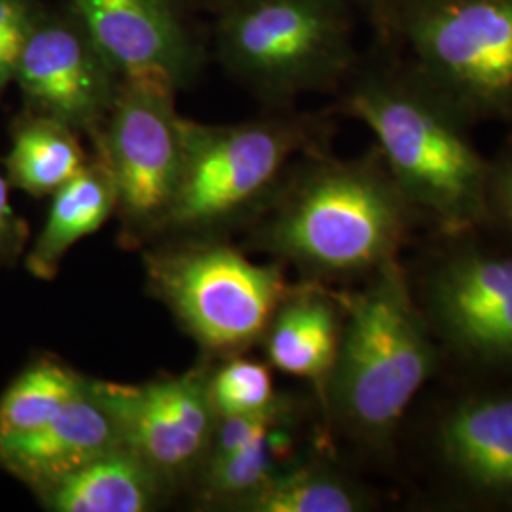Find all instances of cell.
Returning <instances> with one entry per match:
<instances>
[{
  "label": "cell",
  "instance_id": "obj_1",
  "mask_svg": "<svg viewBox=\"0 0 512 512\" xmlns=\"http://www.w3.org/2000/svg\"><path fill=\"white\" fill-rule=\"evenodd\" d=\"M342 88L340 110L372 131L385 167L418 213L448 234L490 217V160L469 137L471 122L393 44L378 42Z\"/></svg>",
  "mask_w": 512,
  "mask_h": 512
},
{
  "label": "cell",
  "instance_id": "obj_2",
  "mask_svg": "<svg viewBox=\"0 0 512 512\" xmlns=\"http://www.w3.org/2000/svg\"><path fill=\"white\" fill-rule=\"evenodd\" d=\"M416 213L378 150L338 160L319 148L256 217L253 243L313 281L368 277L397 258Z\"/></svg>",
  "mask_w": 512,
  "mask_h": 512
},
{
  "label": "cell",
  "instance_id": "obj_3",
  "mask_svg": "<svg viewBox=\"0 0 512 512\" xmlns=\"http://www.w3.org/2000/svg\"><path fill=\"white\" fill-rule=\"evenodd\" d=\"M340 298L342 338L321 399L348 437L384 450L437 368L435 334L397 258Z\"/></svg>",
  "mask_w": 512,
  "mask_h": 512
},
{
  "label": "cell",
  "instance_id": "obj_4",
  "mask_svg": "<svg viewBox=\"0 0 512 512\" xmlns=\"http://www.w3.org/2000/svg\"><path fill=\"white\" fill-rule=\"evenodd\" d=\"M323 139L325 124L300 114L226 126L183 118V175L160 238L219 236L260 217L293 165Z\"/></svg>",
  "mask_w": 512,
  "mask_h": 512
},
{
  "label": "cell",
  "instance_id": "obj_5",
  "mask_svg": "<svg viewBox=\"0 0 512 512\" xmlns=\"http://www.w3.org/2000/svg\"><path fill=\"white\" fill-rule=\"evenodd\" d=\"M351 8L349 0H224L215 29L220 63L275 107L338 90L361 61Z\"/></svg>",
  "mask_w": 512,
  "mask_h": 512
},
{
  "label": "cell",
  "instance_id": "obj_6",
  "mask_svg": "<svg viewBox=\"0 0 512 512\" xmlns=\"http://www.w3.org/2000/svg\"><path fill=\"white\" fill-rule=\"evenodd\" d=\"M147 287L209 359L262 342L291 291L281 264H256L219 236L169 238L145 253Z\"/></svg>",
  "mask_w": 512,
  "mask_h": 512
},
{
  "label": "cell",
  "instance_id": "obj_7",
  "mask_svg": "<svg viewBox=\"0 0 512 512\" xmlns=\"http://www.w3.org/2000/svg\"><path fill=\"white\" fill-rule=\"evenodd\" d=\"M393 46L473 124L512 118V0H395Z\"/></svg>",
  "mask_w": 512,
  "mask_h": 512
},
{
  "label": "cell",
  "instance_id": "obj_8",
  "mask_svg": "<svg viewBox=\"0 0 512 512\" xmlns=\"http://www.w3.org/2000/svg\"><path fill=\"white\" fill-rule=\"evenodd\" d=\"M175 90L150 80H122L114 105L93 135L118 194L122 239L160 238L183 175V116Z\"/></svg>",
  "mask_w": 512,
  "mask_h": 512
},
{
  "label": "cell",
  "instance_id": "obj_9",
  "mask_svg": "<svg viewBox=\"0 0 512 512\" xmlns=\"http://www.w3.org/2000/svg\"><path fill=\"white\" fill-rule=\"evenodd\" d=\"M205 359L183 374L145 384L92 378L93 389L118 423L122 442L164 478L177 494L202 473L217 427Z\"/></svg>",
  "mask_w": 512,
  "mask_h": 512
},
{
  "label": "cell",
  "instance_id": "obj_10",
  "mask_svg": "<svg viewBox=\"0 0 512 512\" xmlns=\"http://www.w3.org/2000/svg\"><path fill=\"white\" fill-rule=\"evenodd\" d=\"M14 82L29 112L93 137L109 116L122 78L65 10L40 4L23 38Z\"/></svg>",
  "mask_w": 512,
  "mask_h": 512
},
{
  "label": "cell",
  "instance_id": "obj_11",
  "mask_svg": "<svg viewBox=\"0 0 512 512\" xmlns=\"http://www.w3.org/2000/svg\"><path fill=\"white\" fill-rule=\"evenodd\" d=\"M433 334L461 357L512 366V256L461 249L431 270L423 289Z\"/></svg>",
  "mask_w": 512,
  "mask_h": 512
},
{
  "label": "cell",
  "instance_id": "obj_12",
  "mask_svg": "<svg viewBox=\"0 0 512 512\" xmlns=\"http://www.w3.org/2000/svg\"><path fill=\"white\" fill-rule=\"evenodd\" d=\"M122 80L160 82L175 92L202 67V52L173 0H63Z\"/></svg>",
  "mask_w": 512,
  "mask_h": 512
},
{
  "label": "cell",
  "instance_id": "obj_13",
  "mask_svg": "<svg viewBox=\"0 0 512 512\" xmlns=\"http://www.w3.org/2000/svg\"><path fill=\"white\" fill-rule=\"evenodd\" d=\"M433 446L440 469L459 490L484 503L512 505V391L450 404Z\"/></svg>",
  "mask_w": 512,
  "mask_h": 512
},
{
  "label": "cell",
  "instance_id": "obj_14",
  "mask_svg": "<svg viewBox=\"0 0 512 512\" xmlns=\"http://www.w3.org/2000/svg\"><path fill=\"white\" fill-rule=\"evenodd\" d=\"M120 444L118 423L88 378L52 420L27 435L0 440V467L40 495Z\"/></svg>",
  "mask_w": 512,
  "mask_h": 512
},
{
  "label": "cell",
  "instance_id": "obj_15",
  "mask_svg": "<svg viewBox=\"0 0 512 512\" xmlns=\"http://www.w3.org/2000/svg\"><path fill=\"white\" fill-rule=\"evenodd\" d=\"M342 327L344 304L340 296L313 279L293 285L262 336L268 365L293 378L308 380L321 397L340 348Z\"/></svg>",
  "mask_w": 512,
  "mask_h": 512
},
{
  "label": "cell",
  "instance_id": "obj_16",
  "mask_svg": "<svg viewBox=\"0 0 512 512\" xmlns=\"http://www.w3.org/2000/svg\"><path fill=\"white\" fill-rule=\"evenodd\" d=\"M173 497L145 459L126 444L97 456L73 475L40 494L55 512H150L162 509Z\"/></svg>",
  "mask_w": 512,
  "mask_h": 512
},
{
  "label": "cell",
  "instance_id": "obj_17",
  "mask_svg": "<svg viewBox=\"0 0 512 512\" xmlns=\"http://www.w3.org/2000/svg\"><path fill=\"white\" fill-rule=\"evenodd\" d=\"M118 194L109 169L95 154L69 183L52 194L48 219L27 255V268L38 279H54L65 255L116 213Z\"/></svg>",
  "mask_w": 512,
  "mask_h": 512
},
{
  "label": "cell",
  "instance_id": "obj_18",
  "mask_svg": "<svg viewBox=\"0 0 512 512\" xmlns=\"http://www.w3.org/2000/svg\"><path fill=\"white\" fill-rule=\"evenodd\" d=\"M88 162L80 133L50 116L29 112L14 128L6 179L35 198L52 196Z\"/></svg>",
  "mask_w": 512,
  "mask_h": 512
},
{
  "label": "cell",
  "instance_id": "obj_19",
  "mask_svg": "<svg viewBox=\"0 0 512 512\" xmlns=\"http://www.w3.org/2000/svg\"><path fill=\"white\" fill-rule=\"evenodd\" d=\"M294 414L274 423L262 437L215 463H207L190 490L202 509L238 511L275 475L293 465L291 425Z\"/></svg>",
  "mask_w": 512,
  "mask_h": 512
},
{
  "label": "cell",
  "instance_id": "obj_20",
  "mask_svg": "<svg viewBox=\"0 0 512 512\" xmlns=\"http://www.w3.org/2000/svg\"><path fill=\"white\" fill-rule=\"evenodd\" d=\"M370 495L323 463H293L275 475L238 512H359L370 509Z\"/></svg>",
  "mask_w": 512,
  "mask_h": 512
},
{
  "label": "cell",
  "instance_id": "obj_21",
  "mask_svg": "<svg viewBox=\"0 0 512 512\" xmlns=\"http://www.w3.org/2000/svg\"><path fill=\"white\" fill-rule=\"evenodd\" d=\"M86 382L88 376L55 359L27 366L0 397V440L27 435L52 420Z\"/></svg>",
  "mask_w": 512,
  "mask_h": 512
},
{
  "label": "cell",
  "instance_id": "obj_22",
  "mask_svg": "<svg viewBox=\"0 0 512 512\" xmlns=\"http://www.w3.org/2000/svg\"><path fill=\"white\" fill-rule=\"evenodd\" d=\"M270 368L243 353L211 363L209 395L217 416L270 414L289 403L275 391Z\"/></svg>",
  "mask_w": 512,
  "mask_h": 512
},
{
  "label": "cell",
  "instance_id": "obj_23",
  "mask_svg": "<svg viewBox=\"0 0 512 512\" xmlns=\"http://www.w3.org/2000/svg\"><path fill=\"white\" fill-rule=\"evenodd\" d=\"M488 213L512 234V137L488 169Z\"/></svg>",
  "mask_w": 512,
  "mask_h": 512
},
{
  "label": "cell",
  "instance_id": "obj_24",
  "mask_svg": "<svg viewBox=\"0 0 512 512\" xmlns=\"http://www.w3.org/2000/svg\"><path fill=\"white\" fill-rule=\"evenodd\" d=\"M40 6L38 0H0V44L27 31ZM16 61L0 52V92L14 82Z\"/></svg>",
  "mask_w": 512,
  "mask_h": 512
},
{
  "label": "cell",
  "instance_id": "obj_25",
  "mask_svg": "<svg viewBox=\"0 0 512 512\" xmlns=\"http://www.w3.org/2000/svg\"><path fill=\"white\" fill-rule=\"evenodd\" d=\"M8 184L0 173V256L16 253L21 243V222L10 205Z\"/></svg>",
  "mask_w": 512,
  "mask_h": 512
},
{
  "label": "cell",
  "instance_id": "obj_26",
  "mask_svg": "<svg viewBox=\"0 0 512 512\" xmlns=\"http://www.w3.org/2000/svg\"><path fill=\"white\" fill-rule=\"evenodd\" d=\"M374 27L378 42L389 44L391 40V16L395 0H349Z\"/></svg>",
  "mask_w": 512,
  "mask_h": 512
}]
</instances>
